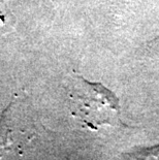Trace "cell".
Wrapping results in <instances>:
<instances>
[{
  "label": "cell",
  "mask_w": 159,
  "mask_h": 160,
  "mask_svg": "<svg viewBox=\"0 0 159 160\" xmlns=\"http://www.w3.org/2000/svg\"><path fill=\"white\" fill-rule=\"evenodd\" d=\"M125 160H159V146L127 153Z\"/></svg>",
  "instance_id": "7a4b0ae2"
},
{
  "label": "cell",
  "mask_w": 159,
  "mask_h": 160,
  "mask_svg": "<svg viewBox=\"0 0 159 160\" xmlns=\"http://www.w3.org/2000/svg\"><path fill=\"white\" fill-rule=\"evenodd\" d=\"M68 101L72 115L92 130H98L102 125H123L119 98L101 83H92L79 74H72Z\"/></svg>",
  "instance_id": "6da1fadb"
},
{
  "label": "cell",
  "mask_w": 159,
  "mask_h": 160,
  "mask_svg": "<svg viewBox=\"0 0 159 160\" xmlns=\"http://www.w3.org/2000/svg\"><path fill=\"white\" fill-rule=\"evenodd\" d=\"M15 23V17L9 11L4 0H0V35L5 33Z\"/></svg>",
  "instance_id": "3957f363"
}]
</instances>
